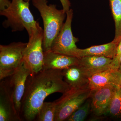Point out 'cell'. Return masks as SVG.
<instances>
[{
    "label": "cell",
    "mask_w": 121,
    "mask_h": 121,
    "mask_svg": "<svg viewBox=\"0 0 121 121\" xmlns=\"http://www.w3.org/2000/svg\"><path fill=\"white\" fill-rule=\"evenodd\" d=\"M63 78V70L56 69H43L29 76L21 102L22 121L35 120L48 96L56 93L64 94L70 89Z\"/></svg>",
    "instance_id": "1"
},
{
    "label": "cell",
    "mask_w": 121,
    "mask_h": 121,
    "mask_svg": "<svg viewBox=\"0 0 121 121\" xmlns=\"http://www.w3.org/2000/svg\"><path fill=\"white\" fill-rule=\"evenodd\" d=\"M32 2L43 21L44 52L50 51L63 25L66 13L63 9H58L56 5H48L47 0H32Z\"/></svg>",
    "instance_id": "2"
},
{
    "label": "cell",
    "mask_w": 121,
    "mask_h": 121,
    "mask_svg": "<svg viewBox=\"0 0 121 121\" xmlns=\"http://www.w3.org/2000/svg\"><path fill=\"white\" fill-rule=\"evenodd\" d=\"M29 2L24 0H12L9 7L0 11L1 16L7 18L2 23L3 27L10 28L13 32L26 29L29 35L39 24L35 20L30 11Z\"/></svg>",
    "instance_id": "3"
},
{
    "label": "cell",
    "mask_w": 121,
    "mask_h": 121,
    "mask_svg": "<svg viewBox=\"0 0 121 121\" xmlns=\"http://www.w3.org/2000/svg\"><path fill=\"white\" fill-rule=\"evenodd\" d=\"M91 91L88 86L71 88L55 101L56 106L55 121H66L90 97Z\"/></svg>",
    "instance_id": "4"
},
{
    "label": "cell",
    "mask_w": 121,
    "mask_h": 121,
    "mask_svg": "<svg viewBox=\"0 0 121 121\" xmlns=\"http://www.w3.org/2000/svg\"><path fill=\"white\" fill-rule=\"evenodd\" d=\"M29 37L28 43L24 51L23 60L30 68L32 74H34L41 70L43 66V29L39 24L33 30Z\"/></svg>",
    "instance_id": "5"
},
{
    "label": "cell",
    "mask_w": 121,
    "mask_h": 121,
    "mask_svg": "<svg viewBox=\"0 0 121 121\" xmlns=\"http://www.w3.org/2000/svg\"><path fill=\"white\" fill-rule=\"evenodd\" d=\"M27 43L13 42L0 45V80L10 77L16 71L23 60Z\"/></svg>",
    "instance_id": "6"
},
{
    "label": "cell",
    "mask_w": 121,
    "mask_h": 121,
    "mask_svg": "<svg viewBox=\"0 0 121 121\" xmlns=\"http://www.w3.org/2000/svg\"><path fill=\"white\" fill-rule=\"evenodd\" d=\"M73 15V10L71 9L66 13V21L52 43L51 50L59 54L76 57L78 48L76 43L78 39L73 36L72 31Z\"/></svg>",
    "instance_id": "7"
},
{
    "label": "cell",
    "mask_w": 121,
    "mask_h": 121,
    "mask_svg": "<svg viewBox=\"0 0 121 121\" xmlns=\"http://www.w3.org/2000/svg\"><path fill=\"white\" fill-rule=\"evenodd\" d=\"M111 84L100 89L91 91L90 97L93 117L90 121L104 119L116 86Z\"/></svg>",
    "instance_id": "8"
},
{
    "label": "cell",
    "mask_w": 121,
    "mask_h": 121,
    "mask_svg": "<svg viewBox=\"0 0 121 121\" xmlns=\"http://www.w3.org/2000/svg\"><path fill=\"white\" fill-rule=\"evenodd\" d=\"M31 74L30 68L23 60L18 69L12 75L9 77V79L8 80L15 108L20 116L21 102L25 91L26 82L29 76Z\"/></svg>",
    "instance_id": "9"
},
{
    "label": "cell",
    "mask_w": 121,
    "mask_h": 121,
    "mask_svg": "<svg viewBox=\"0 0 121 121\" xmlns=\"http://www.w3.org/2000/svg\"><path fill=\"white\" fill-rule=\"evenodd\" d=\"M0 83V121H22L15 108L8 80Z\"/></svg>",
    "instance_id": "10"
},
{
    "label": "cell",
    "mask_w": 121,
    "mask_h": 121,
    "mask_svg": "<svg viewBox=\"0 0 121 121\" xmlns=\"http://www.w3.org/2000/svg\"><path fill=\"white\" fill-rule=\"evenodd\" d=\"M78 65L88 78L110 69L112 59L104 56H91L79 58Z\"/></svg>",
    "instance_id": "11"
},
{
    "label": "cell",
    "mask_w": 121,
    "mask_h": 121,
    "mask_svg": "<svg viewBox=\"0 0 121 121\" xmlns=\"http://www.w3.org/2000/svg\"><path fill=\"white\" fill-rule=\"evenodd\" d=\"M78 58L69 56L52 52H44L43 69L63 70L69 67L79 64Z\"/></svg>",
    "instance_id": "12"
},
{
    "label": "cell",
    "mask_w": 121,
    "mask_h": 121,
    "mask_svg": "<svg viewBox=\"0 0 121 121\" xmlns=\"http://www.w3.org/2000/svg\"><path fill=\"white\" fill-rule=\"evenodd\" d=\"M119 43L113 40L110 43L105 44L91 46L85 49L78 48L76 57L79 58L84 56H97L112 59Z\"/></svg>",
    "instance_id": "13"
},
{
    "label": "cell",
    "mask_w": 121,
    "mask_h": 121,
    "mask_svg": "<svg viewBox=\"0 0 121 121\" xmlns=\"http://www.w3.org/2000/svg\"><path fill=\"white\" fill-rule=\"evenodd\" d=\"M64 80L70 88L88 86L89 78L78 65H74L63 70Z\"/></svg>",
    "instance_id": "14"
},
{
    "label": "cell",
    "mask_w": 121,
    "mask_h": 121,
    "mask_svg": "<svg viewBox=\"0 0 121 121\" xmlns=\"http://www.w3.org/2000/svg\"><path fill=\"white\" fill-rule=\"evenodd\" d=\"M109 69L105 71L97 73L89 78L88 87L91 91L102 88L111 84L117 85V82Z\"/></svg>",
    "instance_id": "15"
},
{
    "label": "cell",
    "mask_w": 121,
    "mask_h": 121,
    "mask_svg": "<svg viewBox=\"0 0 121 121\" xmlns=\"http://www.w3.org/2000/svg\"><path fill=\"white\" fill-rule=\"evenodd\" d=\"M113 119L121 118V87L117 85L105 117Z\"/></svg>",
    "instance_id": "16"
},
{
    "label": "cell",
    "mask_w": 121,
    "mask_h": 121,
    "mask_svg": "<svg viewBox=\"0 0 121 121\" xmlns=\"http://www.w3.org/2000/svg\"><path fill=\"white\" fill-rule=\"evenodd\" d=\"M115 26L114 40L119 42L121 39V0H109Z\"/></svg>",
    "instance_id": "17"
},
{
    "label": "cell",
    "mask_w": 121,
    "mask_h": 121,
    "mask_svg": "<svg viewBox=\"0 0 121 121\" xmlns=\"http://www.w3.org/2000/svg\"><path fill=\"white\" fill-rule=\"evenodd\" d=\"M56 111V103L53 102H44L36 117L39 121H55Z\"/></svg>",
    "instance_id": "18"
},
{
    "label": "cell",
    "mask_w": 121,
    "mask_h": 121,
    "mask_svg": "<svg viewBox=\"0 0 121 121\" xmlns=\"http://www.w3.org/2000/svg\"><path fill=\"white\" fill-rule=\"evenodd\" d=\"M91 112V100L89 98L80 106L72 114L67 121H83L88 117Z\"/></svg>",
    "instance_id": "19"
},
{
    "label": "cell",
    "mask_w": 121,
    "mask_h": 121,
    "mask_svg": "<svg viewBox=\"0 0 121 121\" xmlns=\"http://www.w3.org/2000/svg\"><path fill=\"white\" fill-rule=\"evenodd\" d=\"M121 58V39L117 47L116 52L110 64V69L112 70H118Z\"/></svg>",
    "instance_id": "20"
},
{
    "label": "cell",
    "mask_w": 121,
    "mask_h": 121,
    "mask_svg": "<svg viewBox=\"0 0 121 121\" xmlns=\"http://www.w3.org/2000/svg\"><path fill=\"white\" fill-rule=\"evenodd\" d=\"M111 73L114 78L117 85L121 87V71L118 70H111Z\"/></svg>",
    "instance_id": "21"
},
{
    "label": "cell",
    "mask_w": 121,
    "mask_h": 121,
    "mask_svg": "<svg viewBox=\"0 0 121 121\" xmlns=\"http://www.w3.org/2000/svg\"><path fill=\"white\" fill-rule=\"evenodd\" d=\"M63 7V9L67 12L70 10L71 4L69 0H60Z\"/></svg>",
    "instance_id": "22"
},
{
    "label": "cell",
    "mask_w": 121,
    "mask_h": 121,
    "mask_svg": "<svg viewBox=\"0 0 121 121\" xmlns=\"http://www.w3.org/2000/svg\"><path fill=\"white\" fill-rule=\"evenodd\" d=\"M118 70L121 71V58L120 59V62H119V68Z\"/></svg>",
    "instance_id": "23"
},
{
    "label": "cell",
    "mask_w": 121,
    "mask_h": 121,
    "mask_svg": "<svg viewBox=\"0 0 121 121\" xmlns=\"http://www.w3.org/2000/svg\"><path fill=\"white\" fill-rule=\"evenodd\" d=\"M26 1H30V0H24Z\"/></svg>",
    "instance_id": "24"
}]
</instances>
